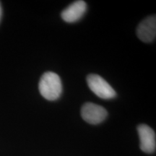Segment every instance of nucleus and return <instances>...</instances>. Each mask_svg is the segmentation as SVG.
Segmentation results:
<instances>
[{
  "label": "nucleus",
  "instance_id": "obj_1",
  "mask_svg": "<svg viewBox=\"0 0 156 156\" xmlns=\"http://www.w3.org/2000/svg\"><path fill=\"white\" fill-rule=\"evenodd\" d=\"M38 89L42 97L47 101L58 100L62 93L61 78L55 73L46 72L41 77Z\"/></svg>",
  "mask_w": 156,
  "mask_h": 156
},
{
  "label": "nucleus",
  "instance_id": "obj_6",
  "mask_svg": "<svg viewBox=\"0 0 156 156\" xmlns=\"http://www.w3.org/2000/svg\"><path fill=\"white\" fill-rule=\"evenodd\" d=\"M87 6L85 1L78 0L74 2L65 8L61 13V17L64 22L73 23L79 21L87 11Z\"/></svg>",
  "mask_w": 156,
  "mask_h": 156
},
{
  "label": "nucleus",
  "instance_id": "obj_4",
  "mask_svg": "<svg viewBox=\"0 0 156 156\" xmlns=\"http://www.w3.org/2000/svg\"><path fill=\"white\" fill-rule=\"evenodd\" d=\"M140 137V147L141 151L146 153H153L156 149V136L154 130L145 124L137 126Z\"/></svg>",
  "mask_w": 156,
  "mask_h": 156
},
{
  "label": "nucleus",
  "instance_id": "obj_2",
  "mask_svg": "<svg viewBox=\"0 0 156 156\" xmlns=\"http://www.w3.org/2000/svg\"><path fill=\"white\" fill-rule=\"evenodd\" d=\"M90 90L95 95L104 100H110L116 96V93L111 85L100 75L90 74L87 77Z\"/></svg>",
  "mask_w": 156,
  "mask_h": 156
},
{
  "label": "nucleus",
  "instance_id": "obj_7",
  "mask_svg": "<svg viewBox=\"0 0 156 156\" xmlns=\"http://www.w3.org/2000/svg\"><path fill=\"white\" fill-rule=\"evenodd\" d=\"M2 13H3L2 7L1 2H0V22H1V20H2Z\"/></svg>",
  "mask_w": 156,
  "mask_h": 156
},
{
  "label": "nucleus",
  "instance_id": "obj_5",
  "mask_svg": "<svg viewBox=\"0 0 156 156\" xmlns=\"http://www.w3.org/2000/svg\"><path fill=\"white\" fill-rule=\"evenodd\" d=\"M136 35L140 40L145 43L153 41L156 37V16L151 15L138 25Z\"/></svg>",
  "mask_w": 156,
  "mask_h": 156
},
{
  "label": "nucleus",
  "instance_id": "obj_3",
  "mask_svg": "<svg viewBox=\"0 0 156 156\" xmlns=\"http://www.w3.org/2000/svg\"><path fill=\"white\" fill-rule=\"evenodd\" d=\"M81 116L83 120L90 124L102 123L108 116V112L103 106L93 103H86L81 108Z\"/></svg>",
  "mask_w": 156,
  "mask_h": 156
}]
</instances>
